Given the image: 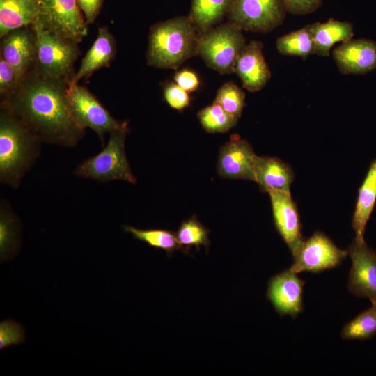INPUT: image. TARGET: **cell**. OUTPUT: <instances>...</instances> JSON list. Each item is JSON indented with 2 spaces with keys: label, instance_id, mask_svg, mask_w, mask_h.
Instances as JSON below:
<instances>
[{
  "label": "cell",
  "instance_id": "obj_1",
  "mask_svg": "<svg viewBox=\"0 0 376 376\" xmlns=\"http://www.w3.org/2000/svg\"><path fill=\"white\" fill-rule=\"evenodd\" d=\"M67 88L65 82L33 69L24 76L15 92L1 98L0 107L23 120L43 143L74 147L84 137L85 130L70 114Z\"/></svg>",
  "mask_w": 376,
  "mask_h": 376
},
{
  "label": "cell",
  "instance_id": "obj_2",
  "mask_svg": "<svg viewBox=\"0 0 376 376\" xmlns=\"http://www.w3.org/2000/svg\"><path fill=\"white\" fill-rule=\"evenodd\" d=\"M42 143L23 120L0 107V182L17 189L40 156Z\"/></svg>",
  "mask_w": 376,
  "mask_h": 376
},
{
  "label": "cell",
  "instance_id": "obj_3",
  "mask_svg": "<svg viewBox=\"0 0 376 376\" xmlns=\"http://www.w3.org/2000/svg\"><path fill=\"white\" fill-rule=\"evenodd\" d=\"M199 35L189 15L152 25L148 37L147 65L177 70L187 60L197 56Z\"/></svg>",
  "mask_w": 376,
  "mask_h": 376
},
{
  "label": "cell",
  "instance_id": "obj_4",
  "mask_svg": "<svg viewBox=\"0 0 376 376\" xmlns=\"http://www.w3.org/2000/svg\"><path fill=\"white\" fill-rule=\"evenodd\" d=\"M32 26L36 36L34 69L68 84L75 73L74 64L81 53L78 43L47 29L38 19Z\"/></svg>",
  "mask_w": 376,
  "mask_h": 376
},
{
  "label": "cell",
  "instance_id": "obj_5",
  "mask_svg": "<svg viewBox=\"0 0 376 376\" xmlns=\"http://www.w3.org/2000/svg\"><path fill=\"white\" fill-rule=\"evenodd\" d=\"M128 125L114 130L102 150L81 162L74 171L80 178H89L102 183L123 180L135 185L137 182L130 166L125 152Z\"/></svg>",
  "mask_w": 376,
  "mask_h": 376
},
{
  "label": "cell",
  "instance_id": "obj_6",
  "mask_svg": "<svg viewBox=\"0 0 376 376\" xmlns=\"http://www.w3.org/2000/svg\"><path fill=\"white\" fill-rule=\"evenodd\" d=\"M242 29L227 22L199 35L196 55L220 74L234 72L235 61L246 44Z\"/></svg>",
  "mask_w": 376,
  "mask_h": 376
},
{
  "label": "cell",
  "instance_id": "obj_7",
  "mask_svg": "<svg viewBox=\"0 0 376 376\" xmlns=\"http://www.w3.org/2000/svg\"><path fill=\"white\" fill-rule=\"evenodd\" d=\"M66 95L75 123L83 130H93L103 146L107 133L128 125L127 121L120 122L114 118L87 88L78 83L68 84Z\"/></svg>",
  "mask_w": 376,
  "mask_h": 376
},
{
  "label": "cell",
  "instance_id": "obj_8",
  "mask_svg": "<svg viewBox=\"0 0 376 376\" xmlns=\"http://www.w3.org/2000/svg\"><path fill=\"white\" fill-rule=\"evenodd\" d=\"M287 13L284 0H233L227 17L243 31L266 33L281 25Z\"/></svg>",
  "mask_w": 376,
  "mask_h": 376
},
{
  "label": "cell",
  "instance_id": "obj_9",
  "mask_svg": "<svg viewBox=\"0 0 376 376\" xmlns=\"http://www.w3.org/2000/svg\"><path fill=\"white\" fill-rule=\"evenodd\" d=\"M347 256V250L338 248L325 234L315 231L303 240L289 269L296 274L318 273L338 267Z\"/></svg>",
  "mask_w": 376,
  "mask_h": 376
},
{
  "label": "cell",
  "instance_id": "obj_10",
  "mask_svg": "<svg viewBox=\"0 0 376 376\" xmlns=\"http://www.w3.org/2000/svg\"><path fill=\"white\" fill-rule=\"evenodd\" d=\"M38 19L47 29L77 43L88 35V24L77 0H40Z\"/></svg>",
  "mask_w": 376,
  "mask_h": 376
},
{
  "label": "cell",
  "instance_id": "obj_11",
  "mask_svg": "<svg viewBox=\"0 0 376 376\" xmlns=\"http://www.w3.org/2000/svg\"><path fill=\"white\" fill-rule=\"evenodd\" d=\"M352 260L347 288L357 296L368 298L376 305V251L364 242L354 239L349 246Z\"/></svg>",
  "mask_w": 376,
  "mask_h": 376
},
{
  "label": "cell",
  "instance_id": "obj_12",
  "mask_svg": "<svg viewBox=\"0 0 376 376\" xmlns=\"http://www.w3.org/2000/svg\"><path fill=\"white\" fill-rule=\"evenodd\" d=\"M256 155L251 144L237 134L221 148L217 169L220 176L231 179L254 181V165Z\"/></svg>",
  "mask_w": 376,
  "mask_h": 376
},
{
  "label": "cell",
  "instance_id": "obj_13",
  "mask_svg": "<svg viewBox=\"0 0 376 376\" xmlns=\"http://www.w3.org/2000/svg\"><path fill=\"white\" fill-rule=\"evenodd\" d=\"M304 281L290 269L272 276L268 282L267 297L281 316L296 318L304 308Z\"/></svg>",
  "mask_w": 376,
  "mask_h": 376
},
{
  "label": "cell",
  "instance_id": "obj_14",
  "mask_svg": "<svg viewBox=\"0 0 376 376\" xmlns=\"http://www.w3.org/2000/svg\"><path fill=\"white\" fill-rule=\"evenodd\" d=\"M0 58L24 77L35 68L36 36L33 26L10 31L1 38Z\"/></svg>",
  "mask_w": 376,
  "mask_h": 376
},
{
  "label": "cell",
  "instance_id": "obj_15",
  "mask_svg": "<svg viewBox=\"0 0 376 376\" xmlns=\"http://www.w3.org/2000/svg\"><path fill=\"white\" fill-rule=\"evenodd\" d=\"M267 193L270 197L276 228L295 256L304 240L296 204L290 193L278 190H269Z\"/></svg>",
  "mask_w": 376,
  "mask_h": 376
},
{
  "label": "cell",
  "instance_id": "obj_16",
  "mask_svg": "<svg viewBox=\"0 0 376 376\" xmlns=\"http://www.w3.org/2000/svg\"><path fill=\"white\" fill-rule=\"evenodd\" d=\"M343 75H365L376 68V42L366 38L350 39L332 52Z\"/></svg>",
  "mask_w": 376,
  "mask_h": 376
},
{
  "label": "cell",
  "instance_id": "obj_17",
  "mask_svg": "<svg viewBox=\"0 0 376 376\" xmlns=\"http://www.w3.org/2000/svg\"><path fill=\"white\" fill-rule=\"evenodd\" d=\"M260 41L251 40L240 53L234 72L240 77L242 86L250 92L263 88L271 78V71L263 54Z\"/></svg>",
  "mask_w": 376,
  "mask_h": 376
},
{
  "label": "cell",
  "instance_id": "obj_18",
  "mask_svg": "<svg viewBox=\"0 0 376 376\" xmlns=\"http://www.w3.org/2000/svg\"><path fill=\"white\" fill-rule=\"evenodd\" d=\"M116 51V40L113 35L107 26H100L96 39L69 84H77L81 79H88L100 68L109 67Z\"/></svg>",
  "mask_w": 376,
  "mask_h": 376
},
{
  "label": "cell",
  "instance_id": "obj_19",
  "mask_svg": "<svg viewBox=\"0 0 376 376\" xmlns=\"http://www.w3.org/2000/svg\"><path fill=\"white\" fill-rule=\"evenodd\" d=\"M254 171L255 182L263 191L278 190L290 193L294 172L289 164L279 158L256 155Z\"/></svg>",
  "mask_w": 376,
  "mask_h": 376
},
{
  "label": "cell",
  "instance_id": "obj_20",
  "mask_svg": "<svg viewBox=\"0 0 376 376\" xmlns=\"http://www.w3.org/2000/svg\"><path fill=\"white\" fill-rule=\"evenodd\" d=\"M40 10V0H0V38L10 31L33 25Z\"/></svg>",
  "mask_w": 376,
  "mask_h": 376
},
{
  "label": "cell",
  "instance_id": "obj_21",
  "mask_svg": "<svg viewBox=\"0 0 376 376\" xmlns=\"http://www.w3.org/2000/svg\"><path fill=\"white\" fill-rule=\"evenodd\" d=\"M312 33L315 54L328 56L331 47L338 42H345L354 36L352 24L329 19L326 22H315L310 24Z\"/></svg>",
  "mask_w": 376,
  "mask_h": 376
},
{
  "label": "cell",
  "instance_id": "obj_22",
  "mask_svg": "<svg viewBox=\"0 0 376 376\" xmlns=\"http://www.w3.org/2000/svg\"><path fill=\"white\" fill-rule=\"evenodd\" d=\"M376 201V159L368 169L366 178L359 188L357 201L352 217V226L355 232L354 239L364 242L366 224Z\"/></svg>",
  "mask_w": 376,
  "mask_h": 376
},
{
  "label": "cell",
  "instance_id": "obj_23",
  "mask_svg": "<svg viewBox=\"0 0 376 376\" xmlns=\"http://www.w3.org/2000/svg\"><path fill=\"white\" fill-rule=\"evenodd\" d=\"M22 226L9 203L0 202V256L4 262L15 257L20 249Z\"/></svg>",
  "mask_w": 376,
  "mask_h": 376
},
{
  "label": "cell",
  "instance_id": "obj_24",
  "mask_svg": "<svg viewBox=\"0 0 376 376\" xmlns=\"http://www.w3.org/2000/svg\"><path fill=\"white\" fill-rule=\"evenodd\" d=\"M233 0H191L188 15L199 34L221 24Z\"/></svg>",
  "mask_w": 376,
  "mask_h": 376
},
{
  "label": "cell",
  "instance_id": "obj_25",
  "mask_svg": "<svg viewBox=\"0 0 376 376\" xmlns=\"http://www.w3.org/2000/svg\"><path fill=\"white\" fill-rule=\"evenodd\" d=\"M277 51L285 56H299L306 59L315 54L314 42L310 24L277 38Z\"/></svg>",
  "mask_w": 376,
  "mask_h": 376
},
{
  "label": "cell",
  "instance_id": "obj_26",
  "mask_svg": "<svg viewBox=\"0 0 376 376\" xmlns=\"http://www.w3.org/2000/svg\"><path fill=\"white\" fill-rule=\"evenodd\" d=\"M376 335V305L362 311L343 327L340 336L343 340H364Z\"/></svg>",
  "mask_w": 376,
  "mask_h": 376
},
{
  "label": "cell",
  "instance_id": "obj_27",
  "mask_svg": "<svg viewBox=\"0 0 376 376\" xmlns=\"http://www.w3.org/2000/svg\"><path fill=\"white\" fill-rule=\"evenodd\" d=\"M122 228L134 238L146 243L150 246L165 250L169 253L182 247L176 235L166 230H144L128 225H123Z\"/></svg>",
  "mask_w": 376,
  "mask_h": 376
},
{
  "label": "cell",
  "instance_id": "obj_28",
  "mask_svg": "<svg viewBox=\"0 0 376 376\" xmlns=\"http://www.w3.org/2000/svg\"><path fill=\"white\" fill-rule=\"evenodd\" d=\"M203 127L210 133H223L234 127L238 118L226 111L219 104L213 102L198 113Z\"/></svg>",
  "mask_w": 376,
  "mask_h": 376
},
{
  "label": "cell",
  "instance_id": "obj_29",
  "mask_svg": "<svg viewBox=\"0 0 376 376\" xmlns=\"http://www.w3.org/2000/svg\"><path fill=\"white\" fill-rule=\"evenodd\" d=\"M214 102L239 119L245 106V93L235 83L228 81L219 87Z\"/></svg>",
  "mask_w": 376,
  "mask_h": 376
},
{
  "label": "cell",
  "instance_id": "obj_30",
  "mask_svg": "<svg viewBox=\"0 0 376 376\" xmlns=\"http://www.w3.org/2000/svg\"><path fill=\"white\" fill-rule=\"evenodd\" d=\"M208 230L195 218L192 217L182 223L176 236L181 246H196L209 244Z\"/></svg>",
  "mask_w": 376,
  "mask_h": 376
},
{
  "label": "cell",
  "instance_id": "obj_31",
  "mask_svg": "<svg viewBox=\"0 0 376 376\" xmlns=\"http://www.w3.org/2000/svg\"><path fill=\"white\" fill-rule=\"evenodd\" d=\"M25 341V330L21 324L6 319L0 323V349L17 345Z\"/></svg>",
  "mask_w": 376,
  "mask_h": 376
},
{
  "label": "cell",
  "instance_id": "obj_32",
  "mask_svg": "<svg viewBox=\"0 0 376 376\" xmlns=\"http://www.w3.org/2000/svg\"><path fill=\"white\" fill-rule=\"evenodd\" d=\"M23 77L15 68L0 58V95L5 97L15 92L19 86Z\"/></svg>",
  "mask_w": 376,
  "mask_h": 376
},
{
  "label": "cell",
  "instance_id": "obj_33",
  "mask_svg": "<svg viewBox=\"0 0 376 376\" xmlns=\"http://www.w3.org/2000/svg\"><path fill=\"white\" fill-rule=\"evenodd\" d=\"M164 98L173 109L182 110L190 103L189 93L175 82H167L163 86Z\"/></svg>",
  "mask_w": 376,
  "mask_h": 376
},
{
  "label": "cell",
  "instance_id": "obj_34",
  "mask_svg": "<svg viewBox=\"0 0 376 376\" xmlns=\"http://www.w3.org/2000/svg\"><path fill=\"white\" fill-rule=\"evenodd\" d=\"M287 12L293 15H304L316 11L322 0H284Z\"/></svg>",
  "mask_w": 376,
  "mask_h": 376
},
{
  "label": "cell",
  "instance_id": "obj_35",
  "mask_svg": "<svg viewBox=\"0 0 376 376\" xmlns=\"http://www.w3.org/2000/svg\"><path fill=\"white\" fill-rule=\"evenodd\" d=\"M175 83L188 93L196 91L200 86L198 75L189 69H182L174 75Z\"/></svg>",
  "mask_w": 376,
  "mask_h": 376
},
{
  "label": "cell",
  "instance_id": "obj_36",
  "mask_svg": "<svg viewBox=\"0 0 376 376\" xmlns=\"http://www.w3.org/2000/svg\"><path fill=\"white\" fill-rule=\"evenodd\" d=\"M104 0H77L88 25L94 23L99 15Z\"/></svg>",
  "mask_w": 376,
  "mask_h": 376
}]
</instances>
